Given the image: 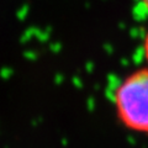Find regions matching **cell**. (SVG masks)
<instances>
[{
  "mask_svg": "<svg viewBox=\"0 0 148 148\" xmlns=\"http://www.w3.org/2000/svg\"><path fill=\"white\" fill-rule=\"evenodd\" d=\"M143 4H145V6L147 8V10H148V0H142Z\"/></svg>",
  "mask_w": 148,
  "mask_h": 148,
  "instance_id": "obj_3",
  "label": "cell"
},
{
  "mask_svg": "<svg viewBox=\"0 0 148 148\" xmlns=\"http://www.w3.org/2000/svg\"><path fill=\"white\" fill-rule=\"evenodd\" d=\"M143 53H145V58L148 63V32L145 37V41H143Z\"/></svg>",
  "mask_w": 148,
  "mask_h": 148,
  "instance_id": "obj_2",
  "label": "cell"
},
{
  "mask_svg": "<svg viewBox=\"0 0 148 148\" xmlns=\"http://www.w3.org/2000/svg\"><path fill=\"white\" fill-rule=\"evenodd\" d=\"M115 110L126 128L148 135V68L131 73L114 95Z\"/></svg>",
  "mask_w": 148,
  "mask_h": 148,
  "instance_id": "obj_1",
  "label": "cell"
}]
</instances>
